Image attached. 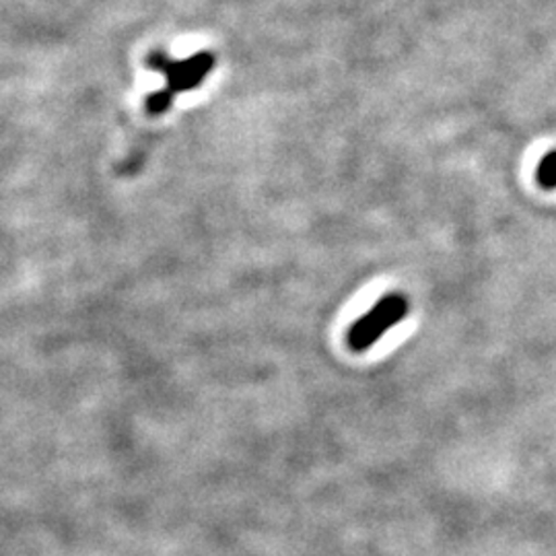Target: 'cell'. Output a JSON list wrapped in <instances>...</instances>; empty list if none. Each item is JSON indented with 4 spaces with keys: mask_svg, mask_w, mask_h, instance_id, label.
<instances>
[{
    "mask_svg": "<svg viewBox=\"0 0 556 556\" xmlns=\"http://www.w3.org/2000/svg\"><path fill=\"white\" fill-rule=\"evenodd\" d=\"M149 66L163 73L167 79V89L178 96L199 87L204 77L213 71L215 56L211 52H200L192 59L172 60L163 52H155L149 56Z\"/></svg>",
    "mask_w": 556,
    "mask_h": 556,
    "instance_id": "2",
    "label": "cell"
},
{
    "mask_svg": "<svg viewBox=\"0 0 556 556\" xmlns=\"http://www.w3.org/2000/svg\"><path fill=\"white\" fill-rule=\"evenodd\" d=\"M408 316V301L402 295H386L379 299L378 303L363 316L358 318L349 334L346 342L351 351L363 353L371 349L379 338L383 337L388 330H392L400 319Z\"/></svg>",
    "mask_w": 556,
    "mask_h": 556,
    "instance_id": "1",
    "label": "cell"
},
{
    "mask_svg": "<svg viewBox=\"0 0 556 556\" xmlns=\"http://www.w3.org/2000/svg\"><path fill=\"white\" fill-rule=\"evenodd\" d=\"M174 101H176V93L165 87V89L155 91V93H151V96L147 98V110H149L153 116H161V114H165V112L174 105Z\"/></svg>",
    "mask_w": 556,
    "mask_h": 556,
    "instance_id": "4",
    "label": "cell"
},
{
    "mask_svg": "<svg viewBox=\"0 0 556 556\" xmlns=\"http://www.w3.org/2000/svg\"><path fill=\"white\" fill-rule=\"evenodd\" d=\"M538 184L546 190H555L556 188V151L544 155L536 172Z\"/></svg>",
    "mask_w": 556,
    "mask_h": 556,
    "instance_id": "3",
    "label": "cell"
}]
</instances>
